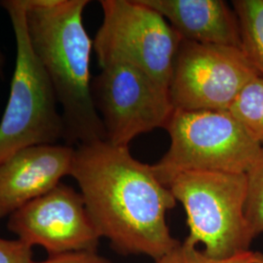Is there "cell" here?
Instances as JSON below:
<instances>
[{"label":"cell","mask_w":263,"mask_h":263,"mask_svg":"<svg viewBox=\"0 0 263 263\" xmlns=\"http://www.w3.org/2000/svg\"><path fill=\"white\" fill-rule=\"evenodd\" d=\"M70 177L101 238L116 253L156 260L179 246L166 220L177 200L128 146L106 141L78 145Z\"/></svg>","instance_id":"obj_1"},{"label":"cell","mask_w":263,"mask_h":263,"mask_svg":"<svg viewBox=\"0 0 263 263\" xmlns=\"http://www.w3.org/2000/svg\"><path fill=\"white\" fill-rule=\"evenodd\" d=\"M88 0H24L28 38L62 107L67 145L105 141L95 107L90 62L93 40L83 24Z\"/></svg>","instance_id":"obj_2"},{"label":"cell","mask_w":263,"mask_h":263,"mask_svg":"<svg viewBox=\"0 0 263 263\" xmlns=\"http://www.w3.org/2000/svg\"><path fill=\"white\" fill-rule=\"evenodd\" d=\"M16 40V65L0 120V162L35 145L57 144L65 125L53 85L29 42L24 0H3Z\"/></svg>","instance_id":"obj_3"},{"label":"cell","mask_w":263,"mask_h":263,"mask_svg":"<svg viewBox=\"0 0 263 263\" xmlns=\"http://www.w3.org/2000/svg\"><path fill=\"white\" fill-rule=\"evenodd\" d=\"M168 187L186 213L189 234L184 244L203 245V253L215 259L251 251L254 238L245 216L246 174L186 172Z\"/></svg>","instance_id":"obj_4"},{"label":"cell","mask_w":263,"mask_h":263,"mask_svg":"<svg viewBox=\"0 0 263 263\" xmlns=\"http://www.w3.org/2000/svg\"><path fill=\"white\" fill-rule=\"evenodd\" d=\"M166 130L169 149L152 169L167 187L186 172L246 174L262 146L228 110H175Z\"/></svg>","instance_id":"obj_5"},{"label":"cell","mask_w":263,"mask_h":263,"mask_svg":"<svg viewBox=\"0 0 263 263\" xmlns=\"http://www.w3.org/2000/svg\"><path fill=\"white\" fill-rule=\"evenodd\" d=\"M103 23L93 40L98 63L136 66L169 88L181 38L141 0H102Z\"/></svg>","instance_id":"obj_6"},{"label":"cell","mask_w":263,"mask_h":263,"mask_svg":"<svg viewBox=\"0 0 263 263\" xmlns=\"http://www.w3.org/2000/svg\"><path fill=\"white\" fill-rule=\"evenodd\" d=\"M260 74L241 48L182 40L170 98L176 110L227 111L245 86Z\"/></svg>","instance_id":"obj_7"},{"label":"cell","mask_w":263,"mask_h":263,"mask_svg":"<svg viewBox=\"0 0 263 263\" xmlns=\"http://www.w3.org/2000/svg\"><path fill=\"white\" fill-rule=\"evenodd\" d=\"M92 96L105 141L128 146L139 135L166 129L175 112L169 88L136 66H104L92 80Z\"/></svg>","instance_id":"obj_8"},{"label":"cell","mask_w":263,"mask_h":263,"mask_svg":"<svg viewBox=\"0 0 263 263\" xmlns=\"http://www.w3.org/2000/svg\"><path fill=\"white\" fill-rule=\"evenodd\" d=\"M7 227L22 242L43 248L48 256L94 253L101 239L81 193L63 182L12 214Z\"/></svg>","instance_id":"obj_9"},{"label":"cell","mask_w":263,"mask_h":263,"mask_svg":"<svg viewBox=\"0 0 263 263\" xmlns=\"http://www.w3.org/2000/svg\"><path fill=\"white\" fill-rule=\"evenodd\" d=\"M76 148L67 144L27 147L0 162V219L9 217L70 176Z\"/></svg>","instance_id":"obj_10"},{"label":"cell","mask_w":263,"mask_h":263,"mask_svg":"<svg viewBox=\"0 0 263 263\" xmlns=\"http://www.w3.org/2000/svg\"><path fill=\"white\" fill-rule=\"evenodd\" d=\"M162 15L184 41L242 49L239 21L222 0H141Z\"/></svg>","instance_id":"obj_11"},{"label":"cell","mask_w":263,"mask_h":263,"mask_svg":"<svg viewBox=\"0 0 263 263\" xmlns=\"http://www.w3.org/2000/svg\"><path fill=\"white\" fill-rule=\"evenodd\" d=\"M232 4L240 25L242 49L263 74V0H236Z\"/></svg>","instance_id":"obj_12"},{"label":"cell","mask_w":263,"mask_h":263,"mask_svg":"<svg viewBox=\"0 0 263 263\" xmlns=\"http://www.w3.org/2000/svg\"><path fill=\"white\" fill-rule=\"evenodd\" d=\"M254 141L263 144V74L254 77L228 110Z\"/></svg>","instance_id":"obj_13"},{"label":"cell","mask_w":263,"mask_h":263,"mask_svg":"<svg viewBox=\"0 0 263 263\" xmlns=\"http://www.w3.org/2000/svg\"><path fill=\"white\" fill-rule=\"evenodd\" d=\"M247 196L245 216L255 238L263 233V144L252 167L246 173Z\"/></svg>","instance_id":"obj_14"},{"label":"cell","mask_w":263,"mask_h":263,"mask_svg":"<svg viewBox=\"0 0 263 263\" xmlns=\"http://www.w3.org/2000/svg\"><path fill=\"white\" fill-rule=\"evenodd\" d=\"M153 263H255V253L248 252L227 259H215L199 251L196 247L179 243L174 250Z\"/></svg>","instance_id":"obj_15"},{"label":"cell","mask_w":263,"mask_h":263,"mask_svg":"<svg viewBox=\"0 0 263 263\" xmlns=\"http://www.w3.org/2000/svg\"><path fill=\"white\" fill-rule=\"evenodd\" d=\"M32 247L19 239L0 237V263H34Z\"/></svg>","instance_id":"obj_16"},{"label":"cell","mask_w":263,"mask_h":263,"mask_svg":"<svg viewBox=\"0 0 263 263\" xmlns=\"http://www.w3.org/2000/svg\"><path fill=\"white\" fill-rule=\"evenodd\" d=\"M34 263H111L97 252H80L48 256L47 259Z\"/></svg>","instance_id":"obj_17"},{"label":"cell","mask_w":263,"mask_h":263,"mask_svg":"<svg viewBox=\"0 0 263 263\" xmlns=\"http://www.w3.org/2000/svg\"><path fill=\"white\" fill-rule=\"evenodd\" d=\"M4 66H5V56L0 46V78H3L4 76Z\"/></svg>","instance_id":"obj_18"},{"label":"cell","mask_w":263,"mask_h":263,"mask_svg":"<svg viewBox=\"0 0 263 263\" xmlns=\"http://www.w3.org/2000/svg\"><path fill=\"white\" fill-rule=\"evenodd\" d=\"M255 253V263H263V253L254 252Z\"/></svg>","instance_id":"obj_19"}]
</instances>
